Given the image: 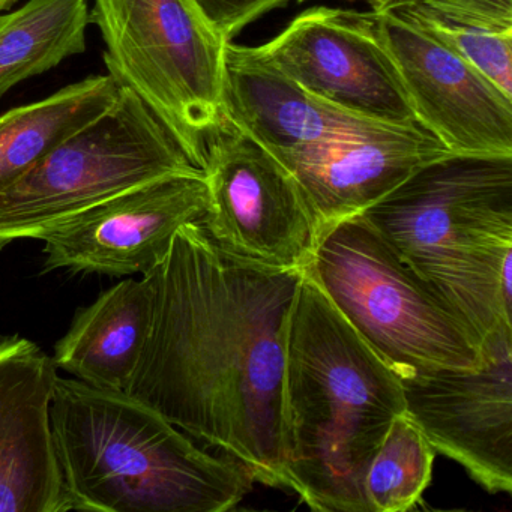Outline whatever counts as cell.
Listing matches in <instances>:
<instances>
[{
  "instance_id": "obj_1",
  "label": "cell",
  "mask_w": 512,
  "mask_h": 512,
  "mask_svg": "<svg viewBox=\"0 0 512 512\" xmlns=\"http://www.w3.org/2000/svg\"><path fill=\"white\" fill-rule=\"evenodd\" d=\"M151 274V322L125 392L254 482L289 488L284 353L304 271L239 262L190 223Z\"/></svg>"
},
{
  "instance_id": "obj_2",
  "label": "cell",
  "mask_w": 512,
  "mask_h": 512,
  "mask_svg": "<svg viewBox=\"0 0 512 512\" xmlns=\"http://www.w3.org/2000/svg\"><path fill=\"white\" fill-rule=\"evenodd\" d=\"M287 484L308 508L368 512L364 478L395 416L401 380L304 269L284 353Z\"/></svg>"
},
{
  "instance_id": "obj_3",
  "label": "cell",
  "mask_w": 512,
  "mask_h": 512,
  "mask_svg": "<svg viewBox=\"0 0 512 512\" xmlns=\"http://www.w3.org/2000/svg\"><path fill=\"white\" fill-rule=\"evenodd\" d=\"M475 332L512 347V155L448 154L359 215Z\"/></svg>"
},
{
  "instance_id": "obj_4",
  "label": "cell",
  "mask_w": 512,
  "mask_h": 512,
  "mask_svg": "<svg viewBox=\"0 0 512 512\" xmlns=\"http://www.w3.org/2000/svg\"><path fill=\"white\" fill-rule=\"evenodd\" d=\"M50 424L68 511L224 512L254 482L124 391L58 377Z\"/></svg>"
},
{
  "instance_id": "obj_5",
  "label": "cell",
  "mask_w": 512,
  "mask_h": 512,
  "mask_svg": "<svg viewBox=\"0 0 512 512\" xmlns=\"http://www.w3.org/2000/svg\"><path fill=\"white\" fill-rule=\"evenodd\" d=\"M305 271L398 379L485 364L475 332L361 217L323 230Z\"/></svg>"
},
{
  "instance_id": "obj_6",
  "label": "cell",
  "mask_w": 512,
  "mask_h": 512,
  "mask_svg": "<svg viewBox=\"0 0 512 512\" xmlns=\"http://www.w3.org/2000/svg\"><path fill=\"white\" fill-rule=\"evenodd\" d=\"M109 74L133 91L203 170L226 127L224 40L197 0H94Z\"/></svg>"
},
{
  "instance_id": "obj_7",
  "label": "cell",
  "mask_w": 512,
  "mask_h": 512,
  "mask_svg": "<svg viewBox=\"0 0 512 512\" xmlns=\"http://www.w3.org/2000/svg\"><path fill=\"white\" fill-rule=\"evenodd\" d=\"M200 170L155 113L121 86L115 103L0 193V250L43 239L86 209L163 176Z\"/></svg>"
},
{
  "instance_id": "obj_8",
  "label": "cell",
  "mask_w": 512,
  "mask_h": 512,
  "mask_svg": "<svg viewBox=\"0 0 512 512\" xmlns=\"http://www.w3.org/2000/svg\"><path fill=\"white\" fill-rule=\"evenodd\" d=\"M208 208L202 224L227 256L259 268L304 271L320 238L301 185L274 155L227 124L203 166Z\"/></svg>"
},
{
  "instance_id": "obj_9",
  "label": "cell",
  "mask_w": 512,
  "mask_h": 512,
  "mask_svg": "<svg viewBox=\"0 0 512 512\" xmlns=\"http://www.w3.org/2000/svg\"><path fill=\"white\" fill-rule=\"evenodd\" d=\"M256 49L335 109L385 124L416 122L373 11L310 8Z\"/></svg>"
},
{
  "instance_id": "obj_10",
  "label": "cell",
  "mask_w": 512,
  "mask_h": 512,
  "mask_svg": "<svg viewBox=\"0 0 512 512\" xmlns=\"http://www.w3.org/2000/svg\"><path fill=\"white\" fill-rule=\"evenodd\" d=\"M208 208L202 170L175 173L116 194L50 230L44 268L124 277L157 268L185 224Z\"/></svg>"
},
{
  "instance_id": "obj_11",
  "label": "cell",
  "mask_w": 512,
  "mask_h": 512,
  "mask_svg": "<svg viewBox=\"0 0 512 512\" xmlns=\"http://www.w3.org/2000/svg\"><path fill=\"white\" fill-rule=\"evenodd\" d=\"M416 122L451 154L512 155V97L395 11H373Z\"/></svg>"
},
{
  "instance_id": "obj_12",
  "label": "cell",
  "mask_w": 512,
  "mask_h": 512,
  "mask_svg": "<svg viewBox=\"0 0 512 512\" xmlns=\"http://www.w3.org/2000/svg\"><path fill=\"white\" fill-rule=\"evenodd\" d=\"M404 412L488 493L512 494V347L476 370L401 380Z\"/></svg>"
},
{
  "instance_id": "obj_13",
  "label": "cell",
  "mask_w": 512,
  "mask_h": 512,
  "mask_svg": "<svg viewBox=\"0 0 512 512\" xmlns=\"http://www.w3.org/2000/svg\"><path fill=\"white\" fill-rule=\"evenodd\" d=\"M58 367L34 341L0 334V512H67L50 424Z\"/></svg>"
},
{
  "instance_id": "obj_14",
  "label": "cell",
  "mask_w": 512,
  "mask_h": 512,
  "mask_svg": "<svg viewBox=\"0 0 512 512\" xmlns=\"http://www.w3.org/2000/svg\"><path fill=\"white\" fill-rule=\"evenodd\" d=\"M451 154L418 122L377 124L355 139L328 143L284 161L320 233L359 217L425 164Z\"/></svg>"
},
{
  "instance_id": "obj_15",
  "label": "cell",
  "mask_w": 512,
  "mask_h": 512,
  "mask_svg": "<svg viewBox=\"0 0 512 512\" xmlns=\"http://www.w3.org/2000/svg\"><path fill=\"white\" fill-rule=\"evenodd\" d=\"M224 103L227 122L280 163L328 143L355 139L380 124L323 103L256 47L232 41L224 52Z\"/></svg>"
},
{
  "instance_id": "obj_16",
  "label": "cell",
  "mask_w": 512,
  "mask_h": 512,
  "mask_svg": "<svg viewBox=\"0 0 512 512\" xmlns=\"http://www.w3.org/2000/svg\"><path fill=\"white\" fill-rule=\"evenodd\" d=\"M152 274L125 280L80 308L56 343V367L98 388L124 391L130 385L148 335Z\"/></svg>"
},
{
  "instance_id": "obj_17",
  "label": "cell",
  "mask_w": 512,
  "mask_h": 512,
  "mask_svg": "<svg viewBox=\"0 0 512 512\" xmlns=\"http://www.w3.org/2000/svg\"><path fill=\"white\" fill-rule=\"evenodd\" d=\"M119 91L121 85L112 74L89 77L0 116V193L68 137L103 115Z\"/></svg>"
},
{
  "instance_id": "obj_18",
  "label": "cell",
  "mask_w": 512,
  "mask_h": 512,
  "mask_svg": "<svg viewBox=\"0 0 512 512\" xmlns=\"http://www.w3.org/2000/svg\"><path fill=\"white\" fill-rule=\"evenodd\" d=\"M388 8L512 97V0H397Z\"/></svg>"
},
{
  "instance_id": "obj_19",
  "label": "cell",
  "mask_w": 512,
  "mask_h": 512,
  "mask_svg": "<svg viewBox=\"0 0 512 512\" xmlns=\"http://www.w3.org/2000/svg\"><path fill=\"white\" fill-rule=\"evenodd\" d=\"M88 0H29L0 16V98L86 50Z\"/></svg>"
},
{
  "instance_id": "obj_20",
  "label": "cell",
  "mask_w": 512,
  "mask_h": 512,
  "mask_svg": "<svg viewBox=\"0 0 512 512\" xmlns=\"http://www.w3.org/2000/svg\"><path fill=\"white\" fill-rule=\"evenodd\" d=\"M437 451L406 412L389 425L364 478L368 512L412 511L421 503Z\"/></svg>"
},
{
  "instance_id": "obj_21",
  "label": "cell",
  "mask_w": 512,
  "mask_h": 512,
  "mask_svg": "<svg viewBox=\"0 0 512 512\" xmlns=\"http://www.w3.org/2000/svg\"><path fill=\"white\" fill-rule=\"evenodd\" d=\"M289 0H197L215 31L226 41Z\"/></svg>"
},
{
  "instance_id": "obj_22",
  "label": "cell",
  "mask_w": 512,
  "mask_h": 512,
  "mask_svg": "<svg viewBox=\"0 0 512 512\" xmlns=\"http://www.w3.org/2000/svg\"><path fill=\"white\" fill-rule=\"evenodd\" d=\"M298 2L299 4H304V2H308V0H298ZM347 2H353V0H347ZM361 2L370 5L371 11H379L383 10V8H388L389 5L395 4L397 0H361Z\"/></svg>"
},
{
  "instance_id": "obj_23",
  "label": "cell",
  "mask_w": 512,
  "mask_h": 512,
  "mask_svg": "<svg viewBox=\"0 0 512 512\" xmlns=\"http://www.w3.org/2000/svg\"><path fill=\"white\" fill-rule=\"evenodd\" d=\"M17 0H0V13H4L8 8L13 7Z\"/></svg>"
}]
</instances>
